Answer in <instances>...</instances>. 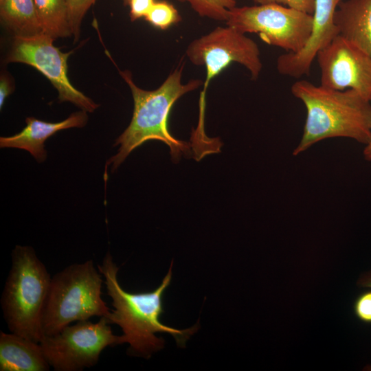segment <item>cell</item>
I'll return each mask as SVG.
<instances>
[{
	"instance_id": "1",
	"label": "cell",
	"mask_w": 371,
	"mask_h": 371,
	"mask_svg": "<svg viewBox=\"0 0 371 371\" xmlns=\"http://www.w3.org/2000/svg\"><path fill=\"white\" fill-rule=\"evenodd\" d=\"M171 263L169 271L160 285L153 291L143 293H129L120 285L117 274L118 267L107 252L99 271L104 277L107 294L112 300L111 311L108 318L110 324L118 325L123 332L122 344H129L128 353L150 358L154 352L164 346V339L155 335L157 333L170 334L177 345L184 347L186 341L194 334L199 324L185 330H179L161 322L160 316L164 313L163 296L172 280Z\"/></svg>"
},
{
	"instance_id": "2",
	"label": "cell",
	"mask_w": 371,
	"mask_h": 371,
	"mask_svg": "<svg viewBox=\"0 0 371 371\" xmlns=\"http://www.w3.org/2000/svg\"><path fill=\"white\" fill-rule=\"evenodd\" d=\"M183 68V64L179 65L157 89L152 91L139 88L133 82L129 71L118 69L131 90L134 109L129 125L113 145H120L117 154L106 163V166H112V172L134 149L152 139L167 144L170 147L172 159L175 163L182 154L190 153V143L176 139L168 128L169 114L176 101L203 84L199 79H192L183 84L181 80Z\"/></svg>"
},
{
	"instance_id": "3",
	"label": "cell",
	"mask_w": 371,
	"mask_h": 371,
	"mask_svg": "<svg viewBox=\"0 0 371 371\" xmlns=\"http://www.w3.org/2000/svg\"><path fill=\"white\" fill-rule=\"evenodd\" d=\"M292 94L306 110L297 155L328 138L347 137L366 145L371 139V102L353 89L335 90L307 80L295 82Z\"/></svg>"
},
{
	"instance_id": "4",
	"label": "cell",
	"mask_w": 371,
	"mask_h": 371,
	"mask_svg": "<svg viewBox=\"0 0 371 371\" xmlns=\"http://www.w3.org/2000/svg\"><path fill=\"white\" fill-rule=\"evenodd\" d=\"M52 278L34 249L16 245L1 300L12 333L40 343L44 337L42 316Z\"/></svg>"
},
{
	"instance_id": "5",
	"label": "cell",
	"mask_w": 371,
	"mask_h": 371,
	"mask_svg": "<svg viewBox=\"0 0 371 371\" xmlns=\"http://www.w3.org/2000/svg\"><path fill=\"white\" fill-rule=\"evenodd\" d=\"M101 275L89 260L72 264L52 278L42 316L44 337L93 316L108 319L111 311L101 297L104 282Z\"/></svg>"
},
{
	"instance_id": "6",
	"label": "cell",
	"mask_w": 371,
	"mask_h": 371,
	"mask_svg": "<svg viewBox=\"0 0 371 371\" xmlns=\"http://www.w3.org/2000/svg\"><path fill=\"white\" fill-rule=\"evenodd\" d=\"M226 25L244 33L258 34L266 43L297 53L312 31L313 16L276 3L235 6L229 10Z\"/></svg>"
},
{
	"instance_id": "7",
	"label": "cell",
	"mask_w": 371,
	"mask_h": 371,
	"mask_svg": "<svg viewBox=\"0 0 371 371\" xmlns=\"http://www.w3.org/2000/svg\"><path fill=\"white\" fill-rule=\"evenodd\" d=\"M109 324L104 317L96 323L78 321L54 335L45 336L39 344L54 370H82L95 366L104 348L122 344V335H114Z\"/></svg>"
},
{
	"instance_id": "8",
	"label": "cell",
	"mask_w": 371,
	"mask_h": 371,
	"mask_svg": "<svg viewBox=\"0 0 371 371\" xmlns=\"http://www.w3.org/2000/svg\"><path fill=\"white\" fill-rule=\"evenodd\" d=\"M186 54L195 65L205 68L203 92L206 93L210 82L232 63H238L256 80L262 68L260 53L254 40L233 27H217L193 41Z\"/></svg>"
},
{
	"instance_id": "9",
	"label": "cell",
	"mask_w": 371,
	"mask_h": 371,
	"mask_svg": "<svg viewBox=\"0 0 371 371\" xmlns=\"http://www.w3.org/2000/svg\"><path fill=\"white\" fill-rule=\"evenodd\" d=\"M54 40L43 32L14 36L6 61L27 64L39 71L56 88L60 102H70L81 110L94 111L98 104L76 89L67 76V60L72 52H61L54 45Z\"/></svg>"
},
{
	"instance_id": "10",
	"label": "cell",
	"mask_w": 371,
	"mask_h": 371,
	"mask_svg": "<svg viewBox=\"0 0 371 371\" xmlns=\"http://www.w3.org/2000/svg\"><path fill=\"white\" fill-rule=\"evenodd\" d=\"M320 85L335 89H353L371 102V57L337 35L318 52Z\"/></svg>"
},
{
	"instance_id": "11",
	"label": "cell",
	"mask_w": 371,
	"mask_h": 371,
	"mask_svg": "<svg viewBox=\"0 0 371 371\" xmlns=\"http://www.w3.org/2000/svg\"><path fill=\"white\" fill-rule=\"evenodd\" d=\"M342 0H315L313 27L304 47L297 53H285L277 59V70L283 75L300 78L308 74L313 61L319 50L337 35L335 13Z\"/></svg>"
},
{
	"instance_id": "12",
	"label": "cell",
	"mask_w": 371,
	"mask_h": 371,
	"mask_svg": "<svg viewBox=\"0 0 371 371\" xmlns=\"http://www.w3.org/2000/svg\"><path fill=\"white\" fill-rule=\"evenodd\" d=\"M87 111L81 110L71 114L58 122H48L30 117L25 120V127L19 133L10 137H1V148H16L27 150L38 162L47 157L44 149L45 142L61 130L82 127L86 125Z\"/></svg>"
},
{
	"instance_id": "13",
	"label": "cell",
	"mask_w": 371,
	"mask_h": 371,
	"mask_svg": "<svg viewBox=\"0 0 371 371\" xmlns=\"http://www.w3.org/2000/svg\"><path fill=\"white\" fill-rule=\"evenodd\" d=\"M334 22L339 35L371 57V0H342Z\"/></svg>"
},
{
	"instance_id": "14",
	"label": "cell",
	"mask_w": 371,
	"mask_h": 371,
	"mask_svg": "<svg viewBox=\"0 0 371 371\" xmlns=\"http://www.w3.org/2000/svg\"><path fill=\"white\" fill-rule=\"evenodd\" d=\"M49 368L39 343L0 331L1 371H48Z\"/></svg>"
},
{
	"instance_id": "15",
	"label": "cell",
	"mask_w": 371,
	"mask_h": 371,
	"mask_svg": "<svg viewBox=\"0 0 371 371\" xmlns=\"http://www.w3.org/2000/svg\"><path fill=\"white\" fill-rule=\"evenodd\" d=\"M0 15L14 36H29L43 32L34 0H0Z\"/></svg>"
},
{
	"instance_id": "16",
	"label": "cell",
	"mask_w": 371,
	"mask_h": 371,
	"mask_svg": "<svg viewBox=\"0 0 371 371\" xmlns=\"http://www.w3.org/2000/svg\"><path fill=\"white\" fill-rule=\"evenodd\" d=\"M43 32L54 39L72 36L67 0H34Z\"/></svg>"
},
{
	"instance_id": "17",
	"label": "cell",
	"mask_w": 371,
	"mask_h": 371,
	"mask_svg": "<svg viewBox=\"0 0 371 371\" xmlns=\"http://www.w3.org/2000/svg\"><path fill=\"white\" fill-rule=\"evenodd\" d=\"M188 3L191 8L201 16L215 21L227 19L229 10L236 6L235 0H177Z\"/></svg>"
},
{
	"instance_id": "18",
	"label": "cell",
	"mask_w": 371,
	"mask_h": 371,
	"mask_svg": "<svg viewBox=\"0 0 371 371\" xmlns=\"http://www.w3.org/2000/svg\"><path fill=\"white\" fill-rule=\"evenodd\" d=\"M144 19L155 27L163 30L181 21L174 5L165 0L156 1Z\"/></svg>"
},
{
	"instance_id": "19",
	"label": "cell",
	"mask_w": 371,
	"mask_h": 371,
	"mask_svg": "<svg viewBox=\"0 0 371 371\" xmlns=\"http://www.w3.org/2000/svg\"><path fill=\"white\" fill-rule=\"evenodd\" d=\"M67 1L69 27L74 41H77L80 34L82 19L96 0H67Z\"/></svg>"
},
{
	"instance_id": "20",
	"label": "cell",
	"mask_w": 371,
	"mask_h": 371,
	"mask_svg": "<svg viewBox=\"0 0 371 371\" xmlns=\"http://www.w3.org/2000/svg\"><path fill=\"white\" fill-rule=\"evenodd\" d=\"M355 316L360 322L371 324V289L360 293L352 306Z\"/></svg>"
},
{
	"instance_id": "21",
	"label": "cell",
	"mask_w": 371,
	"mask_h": 371,
	"mask_svg": "<svg viewBox=\"0 0 371 371\" xmlns=\"http://www.w3.org/2000/svg\"><path fill=\"white\" fill-rule=\"evenodd\" d=\"M258 4L276 3L312 14L315 0H254Z\"/></svg>"
},
{
	"instance_id": "22",
	"label": "cell",
	"mask_w": 371,
	"mask_h": 371,
	"mask_svg": "<svg viewBox=\"0 0 371 371\" xmlns=\"http://www.w3.org/2000/svg\"><path fill=\"white\" fill-rule=\"evenodd\" d=\"M157 0H130V18L136 21L145 17Z\"/></svg>"
},
{
	"instance_id": "23",
	"label": "cell",
	"mask_w": 371,
	"mask_h": 371,
	"mask_svg": "<svg viewBox=\"0 0 371 371\" xmlns=\"http://www.w3.org/2000/svg\"><path fill=\"white\" fill-rule=\"evenodd\" d=\"M12 91V86L8 77L1 74L0 78V108L2 109L8 96Z\"/></svg>"
},
{
	"instance_id": "24",
	"label": "cell",
	"mask_w": 371,
	"mask_h": 371,
	"mask_svg": "<svg viewBox=\"0 0 371 371\" xmlns=\"http://www.w3.org/2000/svg\"><path fill=\"white\" fill-rule=\"evenodd\" d=\"M357 285L361 287L371 289V271L361 276L357 281Z\"/></svg>"
},
{
	"instance_id": "25",
	"label": "cell",
	"mask_w": 371,
	"mask_h": 371,
	"mask_svg": "<svg viewBox=\"0 0 371 371\" xmlns=\"http://www.w3.org/2000/svg\"><path fill=\"white\" fill-rule=\"evenodd\" d=\"M363 157L367 161H371V139L363 150Z\"/></svg>"
},
{
	"instance_id": "26",
	"label": "cell",
	"mask_w": 371,
	"mask_h": 371,
	"mask_svg": "<svg viewBox=\"0 0 371 371\" xmlns=\"http://www.w3.org/2000/svg\"><path fill=\"white\" fill-rule=\"evenodd\" d=\"M124 5H127L129 4L130 0H123Z\"/></svg>"
},
{
	"instance_id": "27",
	"label": "cell",
	"mask_w": 371,
	"mask_h": 371,
	"mask_svg": "<svg viewBox=\"0 0 371 371\" xmlns=\"http://www.w3.org/2000/svg\"><path fill=\"white\" fill-rule=\"evenodd\" d=\"M253 1H254V0H253Z\"/></svg>"
}]
</instances>
